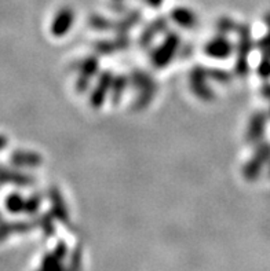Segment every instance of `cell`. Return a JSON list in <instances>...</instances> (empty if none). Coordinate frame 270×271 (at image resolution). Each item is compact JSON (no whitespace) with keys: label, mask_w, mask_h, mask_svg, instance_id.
<instances>
[{"label":"cell","mask_w":270,"mask_h":271,"mask_svg":"<svg viewBox=\"0 0 270 271\" xmlns=\"http://www.w3.org/2000/svg\"><path fill=\"white\" fill-rule=\"evenodd\" d=\"M65 271H80V255L75 253L73 259L70 261V266L66 267Z\"/></svg>","instance_id":"1"}]
</instances>
